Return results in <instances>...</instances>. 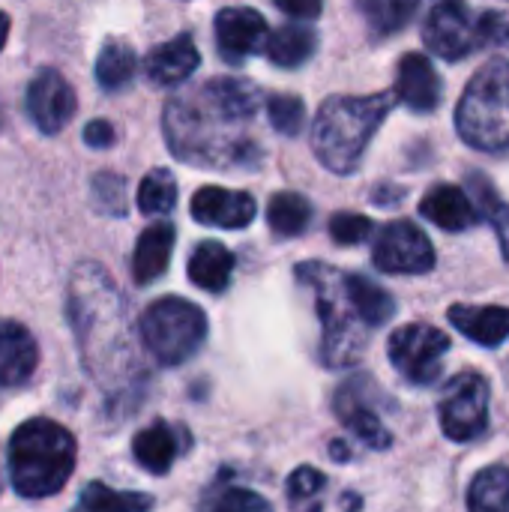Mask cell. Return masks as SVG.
I'll use <instances>...</instances> for the list:
<instances>
[{
	"label": "cell",
	"instance_id": "cell-1",
	"mask_svg": "<svg viewBox=\"0 0 509 512\" xmlns=\"http://www.w3.org/2000/svg\"><path fill=\"white\" fill-rule=\"evenodd\" d=\"M264 93L243 78H213L165 105V138L180 162L216 171L255 168L264 159L258 114Z\"/></svg>",
	"mask_w": 509,
	"mask_h": 512
},
{
	"label": "cell",
	"instance_id": "cell-2",
	"mask_svg": "<svg viewBox=\"0 0 509 512\" xmlns=\"http://www.w3.org/2000/svg\"><path fill=\"white\" fill-rule=\"evenodd\" d=\"M69 312L84 348V360L96 375H126L132 366V333L126 303L108 273L96 264H81L69 285Z\"/></svg>",
	"mask_w": 509,
	"mask_h": 512
},
{
	"label": "cell",
	"instance_id": "cell-3",
	"mask_svg": "<svg viewBox=\"0 0 509 512\" xmlns=\"http://www.w3.org/2000/svg\"><path fill=\"white\" fill-rule=\"evenodd\" d=\"M393 99L387 93L375 96H330L318 114L312 129V147L324 168L336 174H351L378 126L390 114Z\"/></svg>",
	"mask_w": 509,
	"mask_h": 512
},
{
	"label": "cell",
	"instance_id": "cell-4",
	"mask_svg": "<svg viewBox=\"0 0 509 512\" xmlns=\"http://www.w3.org/2000/svg\"><path fill=\"white\" fill-rule=\"evenodd\" d=\"M75 468V438L51 420H27L9 441V480L24 498L57 495Z\"/></svg>",
	"mask_w": 509,
	"mask_h": 512
},
{
	"label": "cell",
	"instance_id": "cell-5",
	"mask_svg": "<svg viewBox=\"0 0 509 512\" xmlns=\"http://www.w3.org/2000/svg\"><path fill=\"white\" fill-rule=\"evenodd\" d=\"M297 276L303 285H309L315 291V300H318V315L324 324V342H321L324 363L333 369L357 363L369 342L366 330H372V327L354 309L345 273H339L327 264L309 261V264H300Z\"/></svg>",
	"mask_w": 509,
	"mask_h": 512
},
{
	"label": "cell",
	"instance_id": "cell-6",
	"mask_svg": "<svg viewBox=\"0 0 509 512\" xmlns=\"http://www.w3.org/2000/svg\"><path fill=\"white\" fill-rule=\"evenodd\" d=\"M456 129L474 150L509 147V60H489L465 87L456 108Z\"/></svg>",
	"mask_w": 509,
	"mask_h": 512
},
{
	"label": "cell",
	"instance_id": "cell-7",
	"mask_svg": "<svg viewBox=\"0 0 509 512\" xmlns=\"http://www.w3.org/2000/svg\"><path fill=\"white\" fill-rule=\"evenodd\" d=\"M141 339L162 366H180L204 345L207 318L183 297H162L141 315Z\"/></svg>",
	"mask_w": 509,
	"mask_h": 512
},
{
	"label": "cell",
	"instance_id": "cell-8",
	"mask_svg": "<svg viewBox=\"0 0 509 512\" xmlns=\"http://www.w3.org/2000/svg\"><path fill=\"white\" fill-rule=\"evenodd\" d=\"M489 426V381L477 372H459L441 399V429L450 441H474Z\"/></svg>",
	"mask_w": 509,
	"mask_h": 512
},
{
	"label": "cell",
	"instance_id": "cell-9",
	"mask_svg": "<svg viewBox=\"0 0 509 512\" xmlns=\"http://www.w3.org/2000/svg\"><path fill=\"white\" fill-rule=\"evenodd\" d=\"M387 351H390V363L402 372L405 381L426 387V384L438 381L441 363L450 351V339L438 327L408 324L390 336Z\"/></svg>",
	"mask_w": 509,
	"mask_h": 512
},
{
	"label": "cell",
	"instance_id": "cell-10",
	"mask_svg": "<svg viewBox=\"0 0 509 512\" xmlns=\"http://www.w3.org/2000/svg\"><path fill=\"white\" fill-rule=\"evenodd\" d=\"M423 42L444 60H462L483 45L480 18L462 0H441L423 24Z\"/></svg>",
	"mask_w": 509,
	"mask_h": 512
},
{
	"label": "cell",
	"instance_id": "cell-11",
	"mask_svg": "<svg viewBox=\"0 0 509 512\" xmlns=\"http://www.w3.org/2000/svg\"><path fill=\"white\" fill-rule=\"evenodd\" d=\"M372 261L384 273L417 276V273H429L435 267V249H432L429 237L414 222L399 219V222H390L387 228H381L375 249H372Z\"/></svg>",
	"mask_w": 509,
	"mask_h": 512
},
{
	"label": "cell",
	"instance_id": "cell-12",
	"mask_svg": "<svg viewBox=\"0 0 509 512\" xmlns=\"http://www.w3.org/2000/svg\"><path fill=\"white\" fill-rule=\"evenodd\" d=\"M267 36L270 30L264 15L249 6H228L216 15V45L231 66H240L255 51H261Z\"/></svg>",
	"mask_w": 509,
	"mask_h": 512
},
{
	"label": "cell",
	"instance_id": "cell-13",
	"mask_svg": "<svg viewBox=\"0 0 509 512\" xmlns=\"http://www.w3.org/2000/svg\"><path fill=\"white\" fill-rule=\"evenodd\" d=\"M75 105L72 84L54 69H42L27 87V114L45 135L60 132L72 120Z\"/></svg>",
	"mask_w": 509,
	"mask_h": 512
},
{
	"label": "cell",
	"instance_id": "cell-14",
	"mask_svg": "<svg viewBox=\"0 0 509 512\" xmlns=\"http://www.w3.org/2000/svg\"><path fill=\"white\" fill-rule=\"evenodd\" d=\"M195 222L210 225V228H246L255 219V198L249 192H237V189H222V186H204L192 195L189 204Z\"/></svg>",
	"mask_w": 509,
	"mask_h": 512
},
{
	"label": "cell",
	"instance_id": "cell-15",
	"mask_svg": "<svg viewBox=\"0 0 509 512\" xmlns=\"http://www.w3.org/2000/svg\"><path fill=\"white\" fill-rule=\"evenodd\" d=\"M444 81L426 54H405L396 69V96L417 114H429L441 105Z\"/></svg>",
	"mask_w": 509,
	"mask_h": 512
},
{
	"label": "cell",
	"instance_id": "cell-16",
	"mask_svg": "<svg viewBox=\"0 0 509 512\" xmlns=\"http://www.w3.org/2000/svg\"><path fill=\"white\" fill-rule=\"evenodd\" d=\"M198 63H201V54L195 48V39L189 33H180V36L156 45L147 54L144 72L159 87H177L198 69Z\"/></svg>",
	"mask_w": 509,
	"mask_h": 512
},
{
	"label": "cell",
	"instance_id": "cell-17",
	"mask_svg": "<svg viewBox=\"0 0 509 512\" xmlns=\"http://www.w3.org/2000/svg\"><path fill=\"white\" fill-rule=\"evenodd\" d=\"M39 363V348L30 330L18 321L0 318V387H18L30 381Z\"/></svg>",
	"mask_w": 509,
	"mask_h": 512
},
{
	"label": "cell",
	"instance_id": "cell-18",
	"mask_svg": "<svg viewBox=\"0 0 509 512\" xmlns=\"http://www.w3.org/2000/svg\"><path fill=\"white\" fill-rule=\"evenodd\" d=\"M420 213L444 231H468L477 222V210L471 198L465 195V189L453 183L432 186L420 201Z\"/></svg>",
	"mask_w": 509,
	"mask_h": 512
},
{
	"label": "cell",
	"instance_id": "cell-19",
	"mask_svg": "<svg viewBox=\"0 0 509 512\" xmlns=\"http://www.w3.org/2000/svg\"><path fill=\"white\" fill-rule=\"evenodd\" d=\"M450 324L483 348H498L509 339V309L504 306H453Z\"/></svg>",
	"mask_w": 509,
	"mask_h": 512
},
{
	"label": "cell",
	"instance_id": "cell-20",
	"mask_svg": "<svg viewBox=\"0 0 509 512\" xmlns=\"http://www.w3.org/2000/svg\"><path fill=\"white\" fill-rule=\"evenodd\" d=\"M171 249H174V228L168 222L150 225L138 237V246H135V255H132V276H135V282L138 285L156 282L168 270Z\"/></svg>",
	"mask_w": 509,
	"mask_h": 512
},
{
	"label": "cell",
	"instance_id": "cell-21",
	"mask_svg": "<svg viewBox=\"0 0 509 512\" xmlns=\"http://www.w3.org/2000/svg\"><path fill=\"white\" fill-rule=\"evenodd\" d=\"M234 273V255L228 252V246H222L219 240H204L195 246L192 258H189V279L210 294H219L228 288Z\"/></svg>",
	"mask_w": 509,
	"mask_h": 512
},
{
	"label": "cell",
	"instance_id": "cell-22",
	"mask_svg": "<svg viewBox=\"0 0 509 512\" xmlns=\"http://www.w3.org/2000/svg\"><path fill=\"white\" fill-rule=\"evenodd\" d=\"M177 435L171 426L165 423H153L147 429H141L132 441V453H135V462L150 471V474H168V468L174 465L177 459Z\"/></svg>",
	"mask_w": 509,
	"mask_h": 512
},
{
	"label": "cell",
	"instance_id": "cell-23",
	"mask_svg": "<svg viewBox=\"0 0 509 512\" xmlns=\"http://www.w3.org/2000/svg\"><path fill=\"white\" fill-rule=\"evenodd\" d=\"M315 45H318V36L312 27L306 24H285L279 30H273L267 36V57L276 63V66H285V69H294V66H303L312 54H315Z\"/></svg>",
	"mask_w": 509,
	"mask_h": 512
},
{
	"label": "cell",
	"instance_id": "cell-24",
	"mask_svg": "<svg viewBox=\"0 0 509 512\" xmlns=\"http://www.w3.org/2000/svg\"><path fill=\"white\" fill-rule=\"evenodd\" d=\"M336 411L342 414L345 426H348L363 444H369L372 450L390 447L393 435L387 432V426L378 420V414H375L372 408H366L363 402H354L348 390H342V393L336 396Z\"/></svg>",
	"mask_w": 509,
	"mask_h": 512
},
{
	"label": "cell",
	"instance_id": "cell-25",
	"mask_svg": "<svg viewBox=\"0 0 509 512\" xmlns=\"http://www.w3.org/2000/svg\"><path fill=\"white\" fill-rule=\"evenodd\" d=\"M345 282H348V294H351L354 309L360 312V318L369 327H381V324H387L393 318L396 303L381 285H375L366 276H354V273H345Z\"/></svg>",
	"mask_w": 509,
	"mask_h": 512
},
{
	"label": "cell",
	"instance_id": "cell-26",
	"mask_svg": "<svg viewBox=\"0 0 509 512\" xmlns=\"http://www.w3.org/2000/svg\"><path fill=\"white\" fill-rule=\"evenodd\" d=\"M138 69V57L129 48V42L123 39H108L96 57V81L105 90H120L135 78Z\"/></svg>",
	"mask_w": 509,
	"mask_h": 512
},
{
	"label": "cell",
	"instance_id": "cell-27",
	"mask_svg": "<svg viewBox=\"0 0 509 512\" xmlns=\"http://www.w3.org/2000/svg\"><path fill=\"white\" fill-rule=\"evenodd\" d=\"M267 222L279 237H297L312 222V204L297 192H276L267 204Z\"/></svg>",
	"mask_w": 509,
	"mask_h": 512
},
{
	"label": "cell",
	"instance_id": "cell-28",
	"mask_svg": "<svg viewBox=\"0 0 509 512\" xmlns=\"http://www.w3.org/2000/svg\"><path fill=\"white\" fill-rule=\"evenodd\" d=\"M471 512H509V468L495 465L474 477L468 492Z\"/></svg>",
	"mask_w": 509,
	"mask_h": 512
},
{
	"label": "cell",
	"instance_id": "cell-29",
	"mask_svg": "<svg viewBox=\"0 0 509 512\" xmlns=\"http://www.w3.org/2000/svg\"><path fill=\"white\" fill-rule=\"evenodd\" d=\"M420 0H360V12L375 36L399 33L417 12Z\"/></svg>",
	"mask_w": 509,
	"mask_h": 512
},
{
	"label": "cell",
	"instance_id": "cell-30",
	"mask_svg": "<svg viewBox=\"0 0 509 512\" xmlns=\"http://www.w3.org/2000/svg\"><path fill=\"white\" fill-rule=\"evenodd\" d=\"M78 507L84 512H147L153 510V498L138 492H114L102 483H90Z\"/></svg>",
	"mask_w": 509,
	"mask_h": 512
},
{
	"label": "cell",
	"instance_id": "cell-31",
	"mask_svg": "<svg viewBox=\"0 0 509 512\" xmlns=\"http://www.w3.org/2000/svg\"><path fill=\"white\" fill-rule=\"evenodd\" d=\"M177 201V180L165 168H153L138 186V210L147 216H165Z\"/></svg>",
	"mask_w": 509,
	"mask_h": 512
},
{
	"label": "cell",
	"instance_id": "cell-32",
	"mask_svg": "<svg viewBox=\"0 0 509 512\" xmlns=\"http://www.w3.org/2000/svg\"><path fill=\"white\" fill-rule=\"evenodd\" d=\"M327 477L315 468H297L288 480V504L291 512H321Z\"/></svg>",
	"mask_w": 509,
	"mask_h": 512
},
{
	"label": "cell",
	"instance_id": "cell-33",
	"mask_svg": "<svg viewBox=\"0 0 509 512\" xmlns=\"http://www.w3.org/2000/svg\"><path fill=\"white\" fill-rule=\"evenodd\" d=\"M267 117L270 126L279 135H297L306 123V105L300 96H288V93H276L267 99Z\"/></svg>",
	"mask_w": 509,
	"mask_h": 512
},
{
	"label": "cell",
	"instance_id": "cell-34",
	"mask_svg": "<svg viewBox=\"0 0 509 512\" xmlns=\"http://www.w3.org/2000/svg\"><path fill=\"white\" fill-rule=\"evenodd\" d=\"M204 512H270V504L249 489H219L207 498Z\"/></svg>",
	"mask_w": 509,
	"mask_h": 512
},
{
	"label": "cell",
	"instance_id": "cell-35",
	"mask_svg": "<svg viewBox=\"0 0 509 512\" xmlns=\"http://www.w3.org/2000/svg\"><path fill=\"white\" fill-rule=\"evenodd\" d=\"M372 231H375L372 219H366V216H360V213H336V216L330 219V234H333V240L342 243V246H357V243H363Z\"/></svg>",
	"mask_w": 509,
	"mask_h": 512
},
{
	"label": "cell",
	"instance_id": "cell-36",
	"mask_svg": "<svg viewBox=\"0 0 509 512\" xmlns=\"http://www.w3.org/2000/svg\"><path fill=\"white\" fill-rule=\"evenodd\" d=\"M93 195H96V204L105 210V213H126V183L123 177L117 174H99L93 180Z\"/></svg>",
	"mask_w": 509,
	"mask_h": 512
},
{
	"label": "cell",
	"instance_id": "cell-37",
	"mask_svg": "<svg viewBox=\"0 0 509 512\" xmlns=\"http://www.w3.org/2000/svg\"><path fill=\"white\" fill-rule=\"evenodd\" d=\"M483 45H504L509 42V15L504 12H486L480 15Z\"/></svg>",
	"mask_w": 509,
	"mask_h": 512
},
{
	"label": "cell",
	"instance_id": "cell-38",
	"mask_svg": "<svg viewBox=\"0 0 509 512\" xmlns=\"http://www.w3.org/2000/svg\"><path fill=\"white\" fill-rule=\"evenodd\" d=\"M276 6L297 21H315L321 15V0H276Z\"/></svg>",
	"mask_w": 509,
	"mask_h": 512
},
{
	"label": "cell",
	"instance_id": "cell-39",
	"mask_svg": "<svg viewBox=\"0 0 509 512\" xmlns=\"http://www.w3.org/2000/svg\"><path fill=\"white\" fill-rule=\"evenodd\" d=\"M84 141L90 144V147H111V141H114V126L108 123V120H90L87 123V129H84Z\"/></svg>",
	"mask_w": 509,
	"mask_h": 512
},
{
	"label": "cell",
	"instance_id": "cell-40",
	"mask_svg": "<svg viewBox=\"0 0 509 512\" xmlns=\"http://www.w3.org/2000/svg\"><path fill=\"white\" fill-rule=\"evenodd\" d=\"M489 216H492V225H495V231H498L501 252H504V258L509 261V204H498Z\"/></svg>",
	"mask_w": 509,
	"mask_h": 512
},
{
	"label": "cell",
	"instance_id": "cell-41",
	"mask_svg": "<svg viewBox=\"0 0 509 512\" xmlns=\"http://www.w3.org/2000/svg\"><path fill=\"white\" fill-rule=\"evenodd\" d=\"M6 36H9V15L0 12V48L6 45Z\"/></svg>",
	"mask_w": 509,
	"mask_h": 512
},
{
	"label": "cell",
	"instance_id": "cell-42",
	"mask_svg": "<svg viewBox=\"0 0 509 512\" xmlns=\"http://www.w3.org/2000/svg\"><path fill=\"white\" fill-rule=\"evenodd\" d=\"M0 120H3V111H0Z\"/></svg>",
	"mask_w": 509,
	"mask_h": 512
},
{
	"label": "cell",
	"instance_id": "cell-43",
	"mask_svg": "<svg viewBox=\"0 0 509 512\" xmlns=\"http://www.w3.org/2000/svg\"><path fill=\"white\" fill-rule=\"evenodd\" d=\"M75 512H84V510H81V507H78V510H75Z\"/></svg>",
	"mask_w": 509,
	"mask_h": 512
}]
</instances>
